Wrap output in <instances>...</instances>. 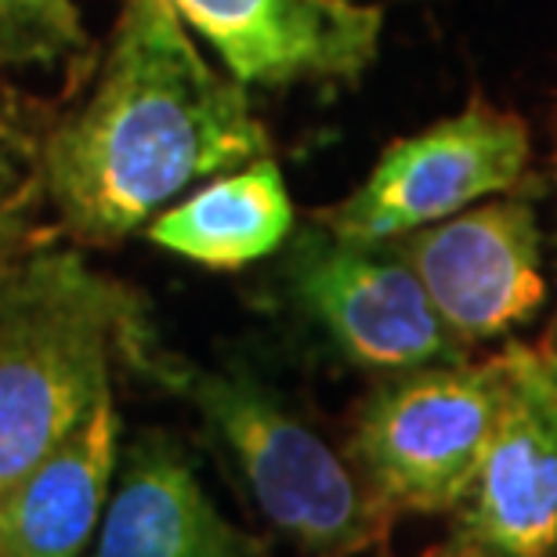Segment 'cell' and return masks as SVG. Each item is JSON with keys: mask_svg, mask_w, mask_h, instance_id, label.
Returning <instances> with one entry per match:
<instances>
[{"mask_svg": "<svg viewBox=\"0 0 557 557\" xmlns=\"http://www.w3.org/2000/svg\"><path fill=\"white\" fill-rule=\"evenodd\" d=\"M87 84L44 156L48 207L87 247H116L196 185L272 156L247 84L203 59L174 0H120Z\"/></svg>", "mask_w": 557, "mask_h": 557, "instance_id": "cell-1", "label": "cell"}, {"mask_svg": "<svg viewBox=\"0 0 557 557\" xmlns=\"http://www.w3.org/2000/svg\"><path fill=\"white\" fill-rule=\"evenodd\" d=\"M149 344L131 289L76 250L0 261V499L113 392L116 359Z\"/></svg>", "mask_w": 557, "mask_h": 557, "instance_id": "cell-2", "label": "cell"}, {"mask_svg": "<svg viewBox=\"0 0 557 557\" xmlns=\"http://www.w3.org/2000/svg\"><path fill=\"white\" fill-rule=\"evenodd\" d=\"M138 370L196 409L236 467L264 521L305 557H355L381 547L392 515L269 381L239 362L199 366L145 344Z\"/></svg>", "mask_w": 557, "mask_h": 557, "instance_id": "cell-3", "label": "cell"}, {"mask_svg": "<svg viewBox=\"0 0 557 557\" xmlns=\"http://www.w3.org/2000/svg\"><path fill=\"white\" fill-rule=\"evenodd\" d=\"M504 355L384 376L362 398L348 463L387 515H456L507 398Z\"/></svg>", "mask_w": 557, "mask_h": 557, "instance_id": "cell-4", "label": "cell"}, {"mask_svg": "<svg viewBox=\"0 0 557 557\" xmlns=\"http://www.w3.org/2000/svg\"><path fill=\"white\" fill-rule=\"evenodd\" d=\"M278 286L297 319L359 370L392 376L467 359L398 239H348L311 218L286 239Z\"/></svg>", "mask_w": 557, "mask_h": 557, "instance_id": "cell-5", "label": "cell"}, {"mask_svg": "<svg viewBox=\"0 0 557 557\" xmlns=\"http://www.w3.org/2000/svg\"><path fill=\"white\" fill-rule=\"evenodd\" d=\"M529 156L525 120L474 98L463 113L398 138L348 199L315 218L348 239H403L478 199L515 193Z\"/></svg>", "mask_w": 557, "mask_h": 557, "instance_id": "cell-6", "label": "cell"}, {"mask_svg": "<svg viewBox=\"0 0 557 557\" xmlns=\"http://www.w3.org/2000/svg\"><path fill=\"white\" fill-rule=\"evenodd\" d=\"M398 247L467 348L525 326L547 300L536 193L525 185L409 232Z\"/></svg>", "mask_w": 557, "mask_h": 557, "instance_id": "cell-7", "label": "cell"}, {"mask_svg": "<svg viewBox=\"0 0 557 557\" xmlns=\"http://www.w3.org/2000/svg\"><path fill=\"white\" fill-rule=\"evenodd\" d=\"M174 8L247 87L359 81L381 54L384 11L359 0H174Z\"/></svg>", "mask_w": 557, "mask_h": 557, "instance_id": "cell-8", "label": "cell"}, {"mask_svg": "<svg viewBox=\"0 0 557 557\" xmlns=\"http://www.w3.org/2000/svg\"><path fill=\"white\" fill-rule=\"evenodd\" d=\"M504 362V409L449 540L471 557H557V413L507 351Z\"/></svg>", "mask_w": 557, "mask_h": 557, "instance_id": "cell-9", "label": "cell"}, {"mask_svg": "<svg viewBox=\"0 0 557 557\" xmlns=\"http://www.w3.org/2000/svg\"><path fill=\"white\" fill-rule=\"evenodd\" d=\"M91 557H269V550L214 507L182 445L152 431L124 456Z\"/></svg>", "mask_w": 557, "mask_h": 557, "instance_id": "cell-10", "label": "cell"}, {"mask_svg": "<svg viewBox=\"0 0 557 557\" xmlns=\"http://www.w3.org/2000/svg\"><path fill=\"white\" fill-rule=\"evenodd\" d=\"M116 449L120 413L106 392L0 499V557H81L109 507Z\"/></svg>", "mask_w": 557, "mask_h": 557, "instance_id": "cell-11", "label": "cell"}, {"mask_svg": "<svg viewBox=\"0 0 557 557\" xmlns=\"http://www.w3.org/2000/svg\"><path fill=\"white\" fill-rule=\"evenodd\" d=\"M297 214L272 156L210 177L152 218L156 247L214 272H236L272 258L294 236Z\"/></svg>", "mask_w": 557, "mask_h": 557, "instance_id": "cell-12", "label": "cell"}, {"mask_svg": "<svg viewBox=\"0 0 557 557\" xmlns=\"http://www.w3.org/2000/svg\"><path fill=\"white\" fill-rule=\"evenodd\" d=\"M59 106L0 84V261L26 250L44 196V156Z\"/></svg>", "mask_w": 557, "mask_h": 557, "instance_id": "cell-13", "label": "cell"}, {"mask_svg": "<svg viewBox=\"0 0 557 557\" xmlns=\"http://www.w3.org/2000/svg\"><path fill=\"white\" fill-rule=\"evenodd\" d=\"M98 54L73 0H0V70H51L76 91Z\"/></svg>", "mask_w": 557, "mask_h": 557, "instance_id": "cell-14", "label": "cell"}, {"mask_svg": "<svg viewBox=\"0 0 557 557\" xmlns=\"http://www.w3.org/2000/svg\"><path fill=\"white\" fill-rule=\"evenodd\" d=\"M507 355L515 359L518 370L540 387V395L547 398L550 409L557 413V351H550L547 344H536V348H529V344H510Z\"/></svg>", "mask_w": 557, "mask_h": 557, "instance_id": "cell-15", "label": "cell"}, {"mask_svg": "<svg viewBox=\"0 0 557 557\" xmlns=\"http://www.w3.org/2000/svg\"><path fill=\"white\" fill-rule=\"evenodd\" d=\"M384 557H392V554H384ZM420 557H471V554H463L453 540H445V543H434V547H428Z\"/></svg>", "mask_w": 557, "mask_h": 557, "instance_id": "cell-16", "label": "cell"}, {"mask_svg": "<svg viewBox=\"0 0 557 557\" xmlns=\"http://www.w3.org/2000/svg\"><path fill=\"white\" fill-rule=\"evenodd\" d=\"M543 344H547V348H550V351H557V319H554V326H550V333H547V341H543Z\"/></svg>", "mask_w": 557, "mask_h": 557, "instance_id": "cell-17", "label": "cell"}]
</instances>
